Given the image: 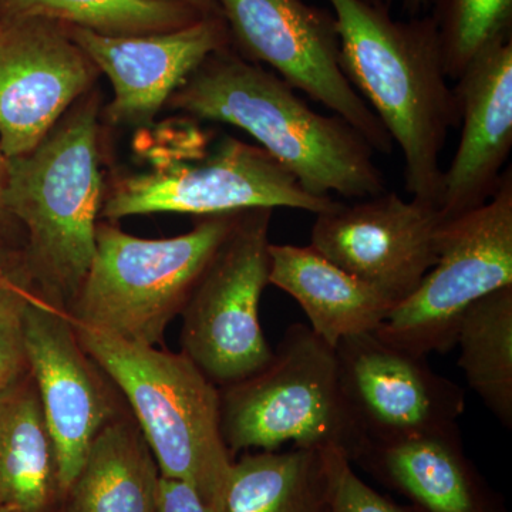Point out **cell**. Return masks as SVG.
<instances>
[{
  "label": "cell",
  "mask_w": 512,
  "mask_h": 512,
  "mask_svg": "<svg viewBox=\"0 0 512 512\" xmlns=\"http://www.w3.org/2000/svg\"><path fill=\"white\" fill-rule=\"evenodd\" d=\"M171 109L241 128L315 197L348 200L387 191L386 178L359 131L336 114L311 109L272 70L231 46L212 53L170 101Z\"/></svg>",
  "instance_id": "6da1fadb"
},
{
  "label": "cell",
  "mask_w": 512,
  "mask_h": 512,
  "mask_svg": "<svg viewBox=\"0 0 512 512\" xmlns=\"http://www.w3.org/2000/svg\"><path fill=\"white\" fill-rule=\"evenodd\" d=\"M329 3L343 73L402 151L407 192L439 208L441 153L460 116L436 22L431 15L394 19L390 8L365 0Z\"/></svg>",
  "instance_id": "7a4b0ae2"
},
{
  "label": "cell",
  "mask_w": 512,
  "mask_h": 512,
  "mask_svg": "<svg viewBox=\"0 0 512 512\" xmlns=\"http://www.w3.org/2000/svg\"><path fill=\"white\" fill-rule=\"evenodd\" d=\"M99 100L73 104L32 151L8 158L5 205L26 231L20 268L33 291L66 312L96 251L103 204Z\"/></svg>",
  "instance_id": "3957f363"
},
{
  "label": "cell",
  "mask_w": 512,
  "mask_h": 512,
  "mask_svg": "<svg viewBox=\"0 0 512 512\" xmlns=\"http://www.w3.org/2000/svg\"><path fill=\"white\" fill-rule=\"evenodd\" d=\"M72 323L83 348L126 400L161 476L192 485L220 512L234 463L222 439L220 387L183 352Z\"/></svg>",
  "instance_id": "277c9868"
},
{
  "label": "cell",
  "mask_w": 512,
  "mask_h": 512,
  "mask_svg": "<svg viewBox=\"0 0 512 512\" xmlns=\"http://www.w3.org/2000/svg\"><path fill=\"white\" fill-rule=\"evenodd\" d=\"M239 212L198 217L187 234L161 239L97 222L92 264L67 315L128 342L160 345Z\"/></svg>",
  "instance_id": "5b68a950"
},
{
  "label": "cell",
  "mask_w": 512,
  "mask_h": 512,
  "mask_svg": "<svg viewBox=\"0 0 512 512\" xmlns=\"http://www.w3.org/2000/svg\"><path fill=\"white\" fill-rule=\"evenodd\" d=\"M221 433L229 453L338 448L350 463L365 444L340 387L335 349L309 326L286 329L271 362L220 389Z\"/></svg>",
  "instance_id": "8992f818"
},
{
  "label": "cell",
  "mask_w": 512,
  "mask_h": 512,
  "mask_svg": "<svg viewBox=\"0 0 512 512\" xmlns=\"http://www.w3.org/2000/svg\"><path fill=\"white\" fill-rule=\"evenodd\" d=\"M507 286H512L511 168L490 200L441 224L436 264L412 295L394 306L376 336L416 355H444L456 348L467 309Z\"/></svg>",
  "instance_id": "52a82bcc"
},
{
  "label": "cell",
  "mask_w": 512,
  "mask_h": 512,
  "mask_svg": "<svg viewBox=\"0 0 512 512\" xmlns=\"http://www.w3.org/2000/svg\"><path fill=\"white\" fill-rule=\"evenodd\" d=\"M272 214V208L239 212L180 315L181 352L220 389L255 375L274 356L259 320Z\"/></svg>",
  "instance_id": "ba28073f"
},
{
  "label": "cell",
  "mask_w": 512,
  "mask_h": 512,
  "mask_svg": "<svg viewBox=\"0 0 512 512\" xmlns=\"http://www.w3.org/2000/svg\"><path fill=\"white\" fill-rule=\"evenodd\" d=\"M333 202L309 194L261 147L225 137L208 156L120 178L103 198L100 217L111 222L157 212L207 217L255 208H292L316 215Z\"/></svg>",
  "instance_id": "9c48e42d"
},
{
  "label": "cell",
  "mask_w": 512,
  "mask_h": 512,
  "mask_svg": "<svg viewBox=\"0 0 512 512\" xmlns=\"http://www.w3.org/2000/svg\"><path fill=\"white\" fill-rule=\"evenodd\" d=\"M239 56L268 64L289 86L328 107L362 134L375 153L390 154L386 128L343 73L333 12L305 0H218Z\"/></svg>",
  "instance_id": "30bf717a"
},
{
  "label": "cell",
  "mask_w": 512,
  "mask_h": 512,
  "mask_svg": "<svg viewBox=\"0 0 512 512\" xmlns=\"http://www.w3.org/2000/svg\"><path fill=\"white\" fill-rule=\"evenodd\" d=\"M340 387L367 441H393L458 429L466 393L439 375L426 356L360 333L335 348Z\"/></svg>",
  "instance_id": "8fae6325"
},
{
  "label": "cell",
  "mask_w": 512,
  "mask_h": 512,
  "mask_svg": "<svg viewBox=\"0 0 512 512\" xmlns=\"http://www.w3.org/2000/svg\"><path fill=\"white\" fill-rule=\"evenodd\" d=\"M26 362L52 431L63 497L87 450L114 417L121 394L83 348L67 313L30 291L23 312Z\"/></svg>",
  "instance_id": "7c38bea8"
},
{
  "label": "cell",
  "mask_w": 512,
  "mask_h": 512,
  "mask_svg": "<svg viewBox=\"0 0 512 512\" xmlns=\"http://www.w3.org/2000/svg\"><path fill=\"white\" fill-rule=\"evenodd\" d=\"M311 247L400 303L437 261L439 208L386 191L353 204L335 201L315 215Z\"/></svg>",
  "instance_id": "4fadbf2b"
},
{
  "label": "cell",
  "mask_w": 512,
  "mask_h": 512,
  "mask_svg": "<svg viewBox=\"0 0 512 512\" xmlns=\"http://www.w3.org/2000/svg\"><path fill=\"white\" fill-rule=\"evenodd\" d=\"M99 74L66 26L0 16V148L6 158L32 151Z\"/></svg>",
  "instance_id": "5bb4252c"
},
{
  "label": "cell",
  "mask_w": 512,
  "mask_h": 512,
  "mask_svg": "<svg viewBox=\"0 0 512 512\" xmlns=\"http://www.w3.org/2000/svg\"><path fill=\"white\" fill-rule=\"evenodd\" d=\"M67 35L100 73L109 77L113 99L106 116L114 126L144 127L212 53L231 46L222 16H204L170 32L101 36L66 26Z\"/></svg>",
  "instance_id": "9a60e30c"
},
{
  "label": "cell",
  "mask_w": 512,
  "mask_h": 512,
  "mask_svg": "<svg viewBox=\"0 0 512 512\" xmlns=\"http://www.w3.org/2000/svg\"><path fill=\"white\" fill-rule=\"evenodd\" d=\"M453 90L461 137L443 173L439 210L444 220L485 204L504 174L512 148V36L481 52Z\"/></svg>",
  "instance_id": "2e32d148"
},
{
  "label": "cell",
  "mask_w": 512,
  "mask_h": 512,
  "mask_svg": "<svg viewBox=\"0 0 512 512\" xmlns=\"http://www.w3.org/2000/svg\"><path fill=\"white\" fill-rule=\"evenodd\" d=\"M423 512H500L464 453L460 429L367 441L353 458Z\"/></svg>",
  "instance_id": "e0dca14e"
},
{
  "label": "cell",
  "mask_w": 512,
  "mask_h": 512,
  "mask_svg": "<svg viewBox=\"0 0 512 512\" xmlns=\"http://www.w3.org/2000/svg\"><path fill=\"white\" fill-rule=\"evenodd\" d=\"M269 256V285L301 305L309 328L330 348L348 336L376 332L396 306L311 245L271 244Z\"/></svg>",
  "instance_id": "ac0fdd59"
},
{
  "label": "cell",
  "mask_w": 512,
  "mask_h": 512,
  "mask_svg": "<svg viewBox=\"0 0 512 512\" xmlns=\"http://www.w3.org/2000/svg\"><path fill=\"white\" fill-rule=\"evenodd\" d=\"M59 500L56 444L28 370L0 386V511L50 512Z\"/></svg>",
  "instance_id": "d6986e66"
},
{
  "label": "cell",
  "mask_w": 512,
  "mask_h": 512,
  "mask_svg": "<svg viewBox=\"0 0 512 512\" xmlns=\"http://www.w3.org/2000/svg\"><path fill=\"white\" fill-rule=\"evenodd\" d=\"M160 478L137 421L121 413L94 437L63 512H157Z\"/></svg>",
  "instance_id": "ffe728a7"
},
{
  "label": "cell",
  "mask_w": 512,
  "mask_h": 512,
  "mask_svg": "<svg viewBox=\"0 0 512 512\" xmlns=\"http://www.w3.org/2000/svg\"><path fill=\"white\" fill-rule=\"evenodd\" d=\"M323 450L296 448L244 454L232 463L220 512H326Z\"/></svg>",
  "instance_id": "44dd1931"
},
{
  "label": "cell",
  "mask_w": 512,
  "mask_h": 512,
  "mask_svg": "<svg viewBox=\"0 0 512 512\" xmlns=\"http://www.w3.org/2000/svg\"><path fill=\"white\" fill-rule=\"evenodd\" d=\"M458 366L468 386L507 429L512 427V286L467 309L457 330Z\"/></svg>",
  "instance_id": "7402d4cb"
},
{
  "label": "cell",
  "mask_w": 512,
  "mask_h": 512,
  "mask_svg": "<svg viewBox=\"0 0 512 512\" xmlns=\"http://www.w3.org/2000/svg\"><path fill=\"white\" fill-rule=\"evenodd\" d=\"M0 16L52 20L101 36H141L184 28L207 15L173 0H0Z\"/></svg>",
  "instance_id": "603a6c76"
},
{
  "label": "cell",
  "mask_w": 512,
  "mask_h": 512,
  "mask_svg": "<svg viewBox=\"0 0 512 512\" xmlns=\"http://www.w3.org/2000/svg\"><path fill=\"white\" fill-rule=\"evenodd\" d=\"M448 79L497 40L512 36V0H431Z\"/></svg>",
  "instance_id": "cb8c5ba5"
},
{
  "label": "cell",
  "mask_w": 512,
  "mask_h": 512,
  "mask_svg": "<svg viewBox=\"0 0 512 512\" xmlns=\"http://www.w3.org/2000/svg\"><path fill=\"white\" fill-rule=\"evenodd\" d=\"M30 291L32 286L20 264L0 276V386L15 382L29 370L23 342V312Z\"/></svg>",
  "instance_id": "d4e9b609"
},
{
  "label": "cell",
  "mask_w": 512,
  "mask_h": 512,
  "mask_svg": "<svg viewBox=\"0 0 512 512\" xmlns=\"http://www.w3.org/2000/svg\"><path fill=\"white\" fill-rule=\"evenodd\" d=\"M323 458L332 512H423L419 508L403 507L377 493L357 476L348 456L338 448H325Z\"/></svg>",
  "instance_id": "484cf974"
},
{
  "label": "cell",
  "mask_w": 512,
  "mask_h": 512,
  "mask_svg": "<svg viewBox=\"0 0 512 512\" xmlns=\"http://www.w3.org/2000/svg\"><path fill=\"white\" fill-rule=\"evenodd\" d=\"M157 512H217L210 507L192 485L177 478L161 476L158 487Z\"/></svg>",
  "instance_id": "4316f807"
},
{
  "label": "cell",
  "mask_w": 512,
  "mask_h": 512,
  "mask_svg": "<svg viewBox=\"0 0 512 512\" xmlns=\"http://www.w3.org/2000/svg\"><path fill=\"white\" fill-rule=\"evenodd\" d=\"M6 173H8V158L0 148V228L3 227V224L12 220L5 205Z\"/></svg>",
  "instance_id": "83f0119b"
},
{
  "label": "cell",
  "mask_w": 512,
  "mask_h": 512,
  "mask_svg": "<svg viewBox=\"0 0 512 512\" xmlns=\"http://www.w3.org/2000/svg\"><path fill=\"white\" fill-rule=\"evenodd\" d=\"M20 264V254L10 251L0 237V276L13 271Z\"/></svg>",
  "instance_id": "f1b7e54d"
},
{
  "label": "cell",
  "mask_w": 512,
  "mask_h": 512,
  "mask_svg": "<svg viewBox=\"0 0 512 512\" xmlns=\"http://www.w3.org/2000/svg\"><path fill=\"white\" fill-rule=\"evenodd\" d=\"M173 2L185 3V5L192 6V8L200 10L201 13L207 16H222L218 0H173Z\"/></svg>",
  "instance_id": "f546056e"
},
{
  "label": "cell",
  "mask_w": 512,
  "mask_h": 512,
  "mask_svg": "<svg viewBox=\"0 0 512 512\" xmlns=\"http://www.w3.org/2000/svg\"><path fill=\"white\" fill-rule=\"evenodd\" d=\"M389 3L390 6L397 3L409 18H413V16H420L421 12L430 5L431 0H389Z\"/></svg>",
  "instance_id": "4dcf8cb0"
},
{
  "label": "cell",
  "mask_w": 512,
  "mask_h": 512,
  "mask_svg": "<svg viewBox=\"0 0 512 512\" xmlns=\"http://www.w3.org/2000/svg\"><path fill=\"white\" fill-rule=\"evenodd\" d=\"M373 6H379V8H390L389 0H365Z\"/></svg>",
  "instance_id": "1f68e13d"
},
{
  "label": "cell",
  "mask_w": 512,
  "mask_h": 512,
  "mask_svg": "<svg viewBox=\"0 0 512 512\" xmlns=\"http://www.w3.org/2000/svg\"><path fill=\"white\" fill-rule=\"evenodd\" d=\"M326 512H332V510H330V507H329V510H328V511H326Z\"/></svg>",
  "instance_id": "d6a6232c"
},
{
  "label": "cell",
  "mask_w": 512,
  "mask_h": 512,
  "mask_svg": "<svg viewBox=\"0 0 512 512\" xmlns=\"http://www.w3.org/2000/svg\"><path fill=\"white\" fill-rule=\"evenodd\" d=\"M0 512H2V511H0Z\"/></svg>",
  "instance_id": "836d02e7"
}]
</instances>
